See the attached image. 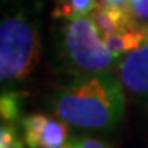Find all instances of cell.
Instances as JSON below:
<instances>
[{
	"label": "cell",
	"instance_id": "1",
	"mask_svg": "<svg viewBox=\"0 0 148 148\" xmlns=\"http://www.w3.org/2000/svg\"><path fill=\"white\" fill-rule=\"evenodd\" d=\"M125 87L112 71L73 74L48 97V109L68 125L87 132H109L123 119Z\"/></svg>",
	"mask_w": 148,
	"mask_h": 148
},
{
	"label": "cell",
	"instance_id": "2",
	"mask_svg": "<svg viewBox=\"0 0 148 148\" xmlns=\"http://www.w3.org/2000/svg\"><path fill=\"white\" fill-rule=\"evenodd\" d=\"M38 21L16 10L3 15L0 23V81L12 89L30 77L40 59Z\"/></svg>",
	"mask_w": 148,
	"mask_h": 148
},
{
	"label": "cell",
	"instance_id": "3",
	"mask_svg": "<svg viewBox=\"0 0 148 148\" xmlns=\"http://www.w3.org/2000/svg\"><path fill=\"white\" fill-rule=\"evenodd\" d=\"M58 54L61 66L73 74L110 71L119 61L107 48L90 15L64 20Z\"/></svg>",
	"mask_w": 148,
	"mask_h": 148
},
{
	"label": "cell",
	"instance_id": "4",
	"mask_svg": "<svg viewBox=\"0 0 148 148\" xmlns=\"http://www.w3.org/2000/svg\"><path fill=\"white\" fill-rule=\"evenodd\" d=\"M20 127L28 148H61L69 140V125L56 115L32 114L21 119Z\"/></svg>",
	"mask_w": 148,
	"mask_h": 148
},
{
	"label": "cell",
	"instance_id": "5",
	"mask_svg": "<svg viewBox=\"0 0 148 148\" xmlns=\"http://www.w3.org/2000/svg\"><path fill=\"white\" fill-rule=\"evenodd\" d=\"M117 74L133 101L148 109V40L122 56L117 64Z\"/></svg>",
	"mask_w": 148,
	"mask_h": 148
},
{
	"label": "cell",
	"instance_id": "6",
	"mask_svg": "<svg viewBox=\"0 0 148 148\" xmlns=\"http://www.w3.org/2000/svg\"><path fill=\"white\" fill-rule=\"evenodd\" d=\"M90 18L104 38L123 32L128 27H132L135 21H138L130 13L127 5H110L104 2H101L97 8L90 13Z\"/></svg>",
	"mask_w": 148,
	"mask_h": 148
},
{
	"label": "cell",
	"instance_id": "7",
	"mask_svg": "<svg viewBox=\"0 0 148 148\" xmlns=\"http://www.w3.org/2000/svg\"><path fill=\"white\" fill-rule=\"evenodd\" d=\"M104 40H106V45L110 49V53L120 61L122 56H125L130 51L140 48L148 40V23L135 21L127 30L115 33V35H110V36L104 38Z\"/></svg>",
	"mask_w": 148,
	"mask_h": 148
},
{
	"label": "cell",
	"instance_id": "8",
	"mask_svg": "<svg viewBox=\"0 0 148 148\" xmlns=\"http://www.w3.org/2000/svg\"><path fill=\"white\" fill-rule=\"evenodd\" d=\"M101 3V0H56L53 15L56 18H76V16L90 15Z\"/></svg>",
	"mask_w": 148,
	"mask_h": 148
},
{
	"label": "cell",
	"instance_id": "9",
	"mask_svg": "<svg viewBox=\"0 0 148 148\" xmlns=\"http://www.w3.org/2000/svg\"><path fill=\"white\" fill-rule=\"evenodd\" d=\"M23 110V94L16 92L13 89H3L2 97H0V115L2 122L7 123H18L23 119L21 117Z\"/></svg>",
	"mask_w": 148,
	"mask_h": 148
},
{
	"label": "cell",
	"instance_id": "10",
	"mask_svg": "<svg viewBox=\"0 0 148 148\" xmlns=\"http://www.w3.org/2000/svg\"><path fill=\"white\" fill-rule=\"evenodd\" d=\"M25 142L23 137L16 132V127L13 123H7L2 122L0 127V148H23Z\"/></svg>",
	"mask_w": 148,
	"mask_h": 148
},
{
	"label": "cell",
	"instance_id": "11",
	"mask_svg": "<svg viewBox=\"0 0 148 148\" xmlns=\"http://www.w3.org/2000/svg\"><path fill=\"white\" fill-rule=\"evenodd\" d=\"M61 148H110L102 140L92 137H73L64 143Z\"/></svg>",
	"mask_w": 148,
	"mask_h": 148
},
{
	"label": "cell",
	"instance_id": "12",
	"mask_svg": "<svg viewBox=\"0 0 148 148\" xmlns=\"http://www.w3.org/2000/svg\"><path fill=\"white\" fill-rule=\"evenodd\" d=\"M127 7L138 21L148 23V0H128Z\"/></svg>",
	"mask_w": 148,
	"mask_h": 148
},
{
	"label": "cell",
	"instance_id": "13",
	"mask_svg": "<svg viewBox=\"0 0 148 148\" xmlns=\"http://www.w3.org/2000/svg\"><path fill=\"white\" fill-rule=\"evenodd\" d=\"M104 3H110V5H127L128 0H101Z\"/></svg>",
	"mask_w": 148,
	"mask_h": 148
}]
</instances>
